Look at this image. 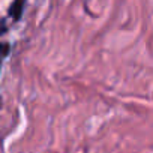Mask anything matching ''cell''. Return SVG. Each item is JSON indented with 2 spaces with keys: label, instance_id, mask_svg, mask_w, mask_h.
I'll use <instances>...</instances> for the list:
<instances>
[{
  "label": "cell",
  "instance_id": "6da1fadb",
  "mask_svg": "<svg viewBox=\"0 0 153 153\" xmlns=\"http://www.w3.org/2000/svg\"><path fill=\"white\" fill-rule=\"evenodd\" d=\"M23 9H24V0H14V3L9 8V15L12 17V20L18 21L23 15Z\"/></svg>",
  "mask_w": 153,
  "mask_h": 153
},
{
  "label": "cell",
  "instance_id": "7a4b0ae2",
  "mask_svg": "<svg viewBox=\"0 0 153 153\" xmlns=\"http://www.w3.org/2000/svg\"><path fill=\"white\" fill-rule=\"evenodd\" d=\"M9 51H11V45L8 42H0V69H2V63L5 57L9 54Z\"/></svg>",
  "mask_w": 153,
  "mask_h": 153
}]
</instances>
